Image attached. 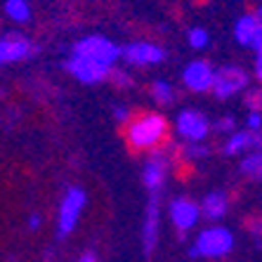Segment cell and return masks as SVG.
<instances>
[{
	"mask_svg": "<svg viewBox=\"0 0 262 262\" xmlns=\"http://www.w3.org/2000/svg\"><path fill=\"white\" fill-rule=\"evenodd\" d=\"M151 95L159 104H170L172 97H175V90H172V85L168 80H156L151 85Z\"/></svg>",
	"mask_w": 262,
	"mask_h": 262,
	"instance_id": "cell-18",
	"label": "cell"
},
{
	"mask_svg": "<svg viewBox=\"0 0 262 262\" xmlns=\"http://www.w3.org/2000/svg\"><path fill=\"white\" fill-rule=\"evenodd\" d=\"M234 246V236L227 227H208L199 234L196 244L191 248L196 250V257H222L227 255Z\"/></svg>",
	"mask_w": 262,
	"mask_h": 262,
	"instance_id": "cell-3",
	"label": "cell"
},
{
	"mask_svg": "<svg viewBox=\"0 0 262 262\" xmlns=\"http://www.w3.org/2000/svg\"><path fill=\"white\" fill-rule=\"evenodd\" d=\"M227 208H229V196H227V191L217 189V191H210V194L203 199L199 213H203L208 220H220L227 213Z\"/></svg>",
	"mask_w": 262,
	"mask_h": 262,
	"instance_id": "cell-14",
	"label": "cell"
},
{
	"mask_svg": "<svg viewBox=\"0 0 262 262\" xmlns=\"http://www.w3.org/2000/svg\"><path fill=\"white\" fill-rule=\"evenodd\" d=\"M165 168H168V163H165V159L161 156V154H156V156L144 165L142 180H144V184L151 191L161 189V184H163V180H165Z\"/></svg>",
	"mask_w": 262,
	"mask_h": 262,
	"instance_id": "cell-15",
	"label": "cell"
},
{
	"mask_svg": "<svg viewBox=\"0 0 262 262\" xmlns=\"http://www.w3.org/2000/svg\"><path fill=\"white\" fill-rule=\"evenodd\" d=\"M156 236H159V201L151 199L149 208H146L144 227H142V244H144V253H151L156 246Z\"/></svg>",
	"mask_w": 262,
	"mask_h": 262,
	"instance_id": "cell-13",
	"label": "cell"
},
{
	"mask_svg": "<svg viewBox=\"0 0 262 262\" xmlns=\"http://www.w3.org/2000/svg\"><path fill=\"white\" fill-rule=\"evenodd\" d=\"M255 76H262V55H255Z\"/></svg>",
	"mask_w": 262,
	"mask_h": 262,
	"instance_id": "cell-26",
	"label": "cell"
},
{
	"mask_svg": "<svg viewBox=\"0 0 262 262\" xmlns=\"http://www.w3.org/2000/svg\"><path fill=\"white\" fill-rule=\"evenodd\" d=\"M170 220L180 232H187L199 220V206L189 199H175L170 203Z\"/></svg>",
	"mask_w": 262,
	"mask_h": 262,
	"instance_id": "cell-11",
	"label": "cell"
},
{
	"mask_svg": "<svg viewBox=\"0 0 262 262\" xmlns=\"http://www.w3.org/2000/svg\"><path fill=\"white\" fill-rule=\"evenodd\" d=\"M234 36L241 45L253 48L255 55L262 52V24H260V12L255 14H244L234 26Z\"/></svg>",
	"mask_w": 262,
	"mask_h": 262,
	"instance_id": "cell-7",
	"label": "cell"
},
{
	"mask_svg": "<svg viewBox=\"0 0 262 262\" xmlns=\"http://www.w3.org/2000/svg\"><path fill=\"white\" fill-rule=\"evenodd\" d=\"M248 88V73L238 67H222L213 71V88L210 90L217 95L220 99H227L236 95V92Z\"/></svg>",
	"mask_w": 262,
	"mask_h": 262,
	"instance_id": "cell-5",
	"label": "cell"
},
{
	"mask_svg": "<svg viewBox=\"0 0 262 262\" xmlns=\"http://www.w3.org/2000/svg\"><path fill=\"white\" fill-rule=\"evenodd\" d=\"M114 116H116V121H128V109H125V106H116V109H114Z\"/></svg>",
	"mask_w": 262,
	"mask_h": 262,
	"instance_id": "cell-23",
	"label": "cell"
},
{
	"mask_svg": "<svg viewBox=\"0 0 262 262\" xmlns=\"http://www.w3.org/2000/svg\"><path fill=\"white\" fill-rule=\"evenodd\" d=\"M85 206V191L80 187H69L64 199L59 203V215H57V236H67L80 217V210Z\"/></svg>",
	"mask_w": 262,
	"mask_h": 262,
	"instance_id": "cell-4",
	"label": "cell"
},
{
	"mask_svg": "<svg viewBox=\"0 0 262 262\" xmlns=\"http://www.w3.org/2000/svg\"><path fill=\"white\" fill-rule=\"evenodd\" d=\"M182 78H184V85L189 88V90L208 92L213 88V67H210L208 61H201V59L191 61V64H187V69H184Z\"/></svg>",
	"mask_w": 262,
	"mask_h": 262,
	"instance_id": "cell-9",
	"label": "cell"
},
{
	"mask_svg": "<svg viewBox=\"0 0 262 262\" xmlns=\"http://www.w3.org/2000/svg\"><path fill=\"white\" fill-rule=\"evenodd\" d=\"M78 262H97V253H95V250H88V253H83V255L78 257Z\"/></svg>",
	"mask_w": 262,
	"mask_h": 262,
	"instance_id": "cell-24",
	"label": "cell"
},
{
	"mask_svg": "<svg viewBox=\"0 0 262 262\" xmlns=\"http://www.w3.org/2000/svg\"><path fill=\"white\" fill-rule=\"evenodd\" d=\"M177 133L189 142H201L208 133H210V121L196 109H184L180 111V116L175 121Z\"/></svg>",
	"mask_w": 262,
	"mask_h": 262,
	"instance_id": "cell-6",
	"label": "cell"
},
{
	"mask_svg": "<svg viewBox=\"0 0 262 262\" xmlns=\"http://www.w3.org/2000/svg\"><path fill=\"white\" fill-rule=\"evenodd\" d=\"M234 125H236V123H234V118L227 116V118H220V121L215 123V130H217V133H232Z\"/></svg>",
	"mask_w": 262,
	"mask_h": 262,
	"instance_id": "cell-21",
	"label": "cell"
},
{
	"mask_svg": "<svg viewBox=\"0 0 262 262\" xmlns=\"http://www.w3.org/2000/svg\"><path fill=\"white\" fill-rule=\"evenodd\" d=\"M168 121L161 114H142L133 118L125 128V140L133 149H154L165 140Z\"/></svg>",
	"mask_w": 262,
	"mask_h": 262,
	"instance_id": "cell-1",
	"label": "cell"
},
{
	"mask_svg": "<svg viewBox=\"0 0 262 262\" xmlns=\"http://www.w3.org/2000/svg\"><path fill=\"white\" fill-rule=\"evenodd\" d=\"M246 123H248V133H260V123H262L260 111H250V116Z\"/></svg>",
	"mask_w": 262,
	"mask_h": 262,
	"instance_id": "cell-22",
	"label": "cell"
},
{
	"mask_svg": "<svg viewBox=\"0 0 262 262\" xmlns=\"http://www.w3.org/2000/svg\"><path fill=\"white\" fill-rule=\"evenodd\" d=\"M246 149H260V133H248V130L232 133L225 144V154H238Z\"/></svg>",
	"mask_w": 262,
	"mask_h": 262,
	"instance_id": "cell-16",
	"label": "cell"
},
{
	"mask_svg": "<svg viewBox=\"0 0 262 262\" xmlns=\"http://www.w3.org/2000/svg\"><path fill=\"white\" fill-rule=\"evenodd\" d=\"M121 57L128 61V64L144 67V64H156V61L163 59V50L151 43H130L128 48L121 50Z\"/></svg>",
	"mask_w": 262,
	"mask_h": 262,
	"instance_id": "cell-10",
	"label": "cell"
},
{
	"mask_svg": "<svg viewBox=\"0 0 262 262\" xmlns=\"http://www.w3.org/2000/svg\"><path fill=\"white\" fill-rule=\"evenodd\" d=\"M260 168H262V154L260 149H253V151L246 156L244 161H241V170L246 172V175H260Z\"/></svg>",
	"mask_w": 262,
	"mask_h": 262,
	"instance_id": "cell-19",
	"label": "cell"
},
{
	"mask_svg": "<svg viewBox=\"0 0 262 262\" xmlns=\"http://www.w3.org/2000/svg\"><path fill=\"white\" fill-rule=\"evenodd\" d=\"M38 225H40V215L33 213V215L29 217V227H31V229H38Z\"/></svg>",
	"mask_w": 262,
	"mask_h": 262,
	"instance_id": "cell-25",
	"label": "cell"
},
{
	"mask_svg": "<svg viewBox=\"0 0 262 262\" xmlns=\"http://www.w3.org/2000/svg\"><path fill=\"white\" fill-rule=\"evenodd\" d=\"M73 55L85 57V59L97 61L102 67L111 69V64H114V61L118 59V55H121V48H118L116 43H111L109 38H104V36H88L73 45Z\"/></svg>",
	"mask_w": 262,
	"mask_h": 262,
	"instance_id": "cell-2",
	"label": "cell"
},
{
	"mask_svg": "<svg viewBox=\"0 0 262 262\" xmlns=\"http://www.w3.org/2000/svg\"><path fill=\"white\" fill-rule=\"evenodd\" d=\"M5 12L14 19V21H26L31 17L29 3L26 0H7L5 3Z\"/></svg>",
	"mask_w": 262,
	"mask_h": 262,
	"instance_id": "cell-17",
	"label": "cell"
},
{
	"mask_svg": "<svg viewBox=\"0 0 262 262\" xmlns=\"http://www.w3.org/2000/svg\"><path fill=\"white\" fill-rule=\"evenodd\" d=\"M114 80H116V83H121V85H130V80H128V78H125V76H123V73H121V71H118V73H116V76H114Z\"/></svg>",
	"mask_w": 262,
	"mask_h": 262,
	"instance_id": "cell-27",
	"label": "cell"
},
{
	"mask_svg": "<svg viewBox=\"0 0 262 262\" xmlns=\"http://www.w3.org/2000/svg\"><path fill=\"white\" fill-rule=\"evenodd\" d=\"M189 45L194 50H203L208 45V33L206 29H191L189 31Z\"/></svg>",
	"mask_w": 262,
	"mask_h": 262,
	"instance_id": "cell-20",
	"label": "cell"
},
{
	"mask_svg": "<svg viewBox=\"0 0 262 262\" xmlns=\"http://www.w3.org/2000/svg\"><path fill=\"white\" fill-rule=\"evenodd\" d=\"M31 52H33V45L24 36H19V33H12L10 38L0 40V64L19 61V59H24V57H29Z\"/></svg>",
	"mask_w": 262,
	"mask_h": 262,
	"instance_id": "cell-12",
	"label": "cell"
},
{
	"mask_svg": "<svg viewBox=\"0 0 262 262\" xmlns=\"http://www.w3.org/2000/svg\"><path fill=\"white\" fill-rule=\"evenodd\" d=\"M67 69L80 80V83H99V80H104L111 71V69L102 67L97 61H90V59H85V57H76V55L69 57Z\"/></svg>",
	"mask_w": 262,
	"mask_h": 262,
	"instance_id": "cell-8",
	"label": "cell"
}]
</instances>
